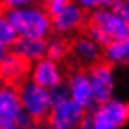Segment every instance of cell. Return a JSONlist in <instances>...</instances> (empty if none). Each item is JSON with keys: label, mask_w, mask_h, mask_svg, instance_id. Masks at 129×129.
<instances>
[{"label": "cell", "mask_w": 129, "mask_h": 129, "mask_svg": "<svg viewBox=\"0 0 129 129\" xmlns=\"http://www.w3.org/2000/svg\"><path fill=\"white\" fill-rule=\"evenodd\" d=\"M6 18L20 38L45 39L52 29L51 17L38 6L3 10Z\"/></svg>", "instance_id": "obj_1"}, {"label": "cell", "mask_w": 129, "mask_h": 129, "mask_svg": "<svg viewBox=\"0 0 129 129\" xmlns=\"http://www.w3.org/2000/svg\"><path fill=\"white\" fill-rule=\"evenodd\" d=\"M32 123L21 107L18 90L0 84V129H28Z\"/></svg>", "instance_id": "obj_2"}, {"label": "cell", "mask_w": 129, "mask_h": 129, "mask_svg": "<svg viewBox=\"0 0 129 129\" xmlns=\"http://www.w3.org/2000/svg\"><path fill=\"white\" fill-rule=\"evenodd\" d=\"M23 110L28 114L32 122H44L48 119L52 110V101L49 90L37 86L32 81H24L17 87Z\"/></svg>", "instance_id": "obj_3"}, {"label": "cell", "mask_w": 129, "mask_h": 129, "mask_svg": "<svg viewBox=\"0 0 129 129\" xmlns=\"http://www.w3.org/2000/svg\"><path fill=\"white\" fill-rule=\"evenodd\" d=\"M94 129H119L129 121V104L110 100L100 104L91 114Z\"/></svg>", "instance_id": "obj_4"}, {"label": "cell", "mask_w": 129, "mask_h": 129, "mask_svg": "<svg viewBox=\"0 0 129 129\" xmlns=\"http://www.w3.org/2000/svg\"><path fill=\"white\" fill-rule=\"evenodd\" d=\"M94 104H104L112 100L114 93V72L107 62H98L90 68L88 72Z\"/></svg>", "instance_id": "obj_5"}, {"label": "cell", "mask_w": 129, "mask_h": 129, "mask_svg": "<svg viewBox=\"0 0 129 129\" xmlns=\"http://www.w3.org/2000/svg\"><path fill=\"white\" fill-rule=\"evenodd\" d=\"M87 23L98 25L104 29L111 41H123L129 39V25L118 13L111 9H98L91 13Z\"/></svg>", "instance_id": "obj_6"}, {"label": "cell", "mask_w": 129, "mask_h": 129, "mask_svg": "<svg viewBox=\"0 0 129 129\" xmlns=\"http://www.w3.org/2000/svg\"><path fill=\"white\" fill-rule=\"evenodd\" d=\"M84 110L69 98L66 101L52 105L48 116V125L51 129H76L84 118Z\"/></svg>", "instance_id": "obj_7"}, {"label": "cell", "mask_w": 129, "mask_h": 129, "mask_svg": "<svg viewBox=\"0 0 129 129\" xmlns=\"http://www.w3.org/2000/svg\"><path fill=\"white\" fill-rule=\"evenodd\" d=\"M29 72L31 63L14 52H10L0 64V83L17 88L25 81Z\"/></svg>", "instance_id": "obj_8"}, {"label": "cell", "mask_w": 129, "mask_h": 129, "mask_svg": "<svg viewBox=\"0 0 129 129\" xmlns=\"http://www.w3.org/2000/svg\"><path fill=\"white\" fill-rule=\"evenodd\" d=\"M84 23V11L77 3H69L60 13L51 17L52 29L58 34H70L79 29Z\"/></svg>", "instance_id": "obj_9"}, {"label": "cell", "mask_w": 129, "mask_h": 129, "mask_svg": "<svg viewBox=\"0 0 129 129\" xmlns=\"http://www.w3.org/2000/svg\"><path fill=\"white\" fill-rule=\"evenodd\" d=\"M68 88L70 94V100L77 104L81 110H88L93 107V90H91L88 74L86 72L79 70L72 73L68 83Z\"/></svg>", "instance_id": "obj_10"}, {"label": "cell", "mask_w": 129, "mask_h": 129, "mask_svg": "<svg viewBox=\"0 0 129 129\" xmlns=\"http://www.w3.org/2000/svg\"><path fill=\"white\" fill-rule=\"evenodd\" d=\"M31 81L46 90L59 86L62 83V72L58 63L48 58L35 62L34 68H31Z\"/></svg>", "instance_id": "obj_11"}, {"label": "cell", "mask_w": 129, "mask_h": 129, "mask_svg": "<svg viewBox=\"0 0 129 129\" xmlns=\"http://www.w3.org/2000/svg\"><path fill=\"white\" fill-rule=\"evenodd\" d=\"M72 55L80 64L84 66H94L100 62L101 58V48L94 41H91L88 37H80L74 39L70 45Z\"/></svg>", "instance_id": "obj_12"}, {"label": "cell", "mask_w": 129, "mask_h": 129, "mask_svg": "<svg viewBox=\"0 0 129 129\" xmlns=\"http://www.w3.org/2000/svg\"><path fill=\"white\" fill-rule=\"evenodd\" d=\"M46 39H27L18 38L17 42L13 45V51L16 55L21 56L23 59L31 62H38L46 56Z\"/></svg>", "instance_id": "obj_13"}, {"label": "cell", "mask_w": 129, "mask_h": 129, "mask_svg": "<svg viewBox=\"0 0 129 129\" xmlns=\"http://www.w3.org/2000/svg\"><path fill=\"white\" fill-rule=\"evenodd\" d=\"M104 58L108 64L129 63V39L110 42L104 48Z\"/></svg>", "instance_id": "obj_14"}, {"label": "cell", "mask_w": 129, "mask_h": 129, "mask_svg": "<svg viewBox=\"0 0 129 129\" xmlns=\"http://www.w3.org/2000/svg\"><path fill=\"white\" fill-rule=\"evenodd\" d=\"M18 39V35L13 29L11 24L9 23V20L4 16V11L0 9V46L2 48H9L13 46Z\"/></svg>", "instance_id": "obj_15"}, {"label": "cell", "mask_w": 129, "mask_h": 129, "mask_svg": "<svg viewBox=\"0 0 129 129\" xmlns=\"http://www.w3.org/2000/svg\"><path fill=\"white\" fill-rule=\"evenodd\" d=\"M69 49H70V45L64 39H52V41L48 42V46H46V56L49 60L56 62L58 63L59 60L66 58Z\"/></svg>", "instance_id": "obj_16"}, {"label": "cell", "mask_w": 129, "mask_h": 129, "mask_svg": "<svg viewBox=\"0 0 129 129\" xmlns=\"http://www.w3.org/2000/svg\"><path fill=\"white\" fill-rule=\"evenodd\" d=\"M87 37L91 39V41L95 42L100 48L101 46L105 48L110 42H112L110 37L104 32L103 28H100L98 25H94V24H90V23H87Z\"/></svg>", "instance_id": "obj_17"}, {"label": "cell", "mask_w": 129, "mask_h": 129, "mask_svg": "<svg viewBox=\"0 0 129 129\" xmlns=\"http://www.w3.org/2000/svg\"><path fill=\"white\" fill-rule=\"evenodd\" d=\"M49 95H51L52 105H55V104H58V103H62V101L69 100V98H70V94H69L68 84L60 83L59 86L51 88V90H49Z\"/></svg>", "instance_id": "obj_18"}, {"label": "cell", "mask_w": 129, "mask_h": 129, "mask_svg": "<svg viewBox=\"0 0 129 129\" xmlns=\"http://www.w3.org/2000/svg\"><path fill=\"white\" fill-rule=\"evenodd\" d=\"M66 4H68L66 0H49V2H45L42 4V9L45 10L49 17H53L58 13H60Z\"/></svg>", "instance_id": "obj_19"}, {"label": "cell", "mask_w": 129, "mask_h": 129, "mask_svg": "<svg viewBox=\"0 0 129 129\" xmlns=\"http://www.w3.org/2000/svg\"><path fill=\"white\" fill-rule=\"evenodd\" d=\"M111 10L119 14L129 25V2H112Z\"/></svg>", "instance_id": "obj_20"}, {"label": "cell", "mask_w": 129, "mask_h": 129, "mask_svg": "<svg viewBox=\"0 0 129 129\" xmlns=\"http://www.w3.org/2000/svg\"><path fill=\"white\" fill-rule=\"evenodd\" d=\"M77 129H94V125H93V121H91V114L90 115H84V118L81 119L80 125L77 126Z\"/></svg>", "instance_id": "obj_21"}, {"label": "cell", "mask_w": 129, "mask_h": 129, "mask_svg": "<svg viewBox=\"0 0 129 129\" xmlns=\"http://www.w3.org/2000/svg\"><path fill=\"white\" fill-rule=\"evenodd\" d=\"M79 6L83 9V7H86V9H93V7H98V2H88V0H83V2H80V4Z\"/></svg>", "instance_id": "obj_22"}, {"label": "cell", "mask_w": 129, "mask_h": 129, "mask_svg": "<svg viewBox=\"0 0 129 129\" xmlns=\"http://www.w3.org/2000/svg\"><path fill=\"white\" fill-rule=\"evenodd\" d=\"M7 53H9V52H7V49H6V48H2V46H0V64H2V62H3L4 58L7 56Z\"/></svg>", "instance_id": "obj_23"}, {"label": "cell", "mask_w": 129, "mask_h": 129, "mask_svg": "<svg viewBox=\"0 0 129 129\" xmlns=\"http://www.w3.org/2000/svg\"><path fill=\"white\" fill-rule=\"evenodd\" d=\"M28 129H46V128H44V126H41V125H32V126H29Z\"/></svg>", "instance_id": "obj_24"}]
</instances>
